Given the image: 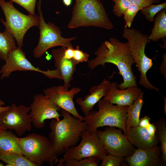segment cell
Masks as SVG:
<instances>
[{"instance_id": "1", "label": "cell", "mask_w": 166, "mask_h": 166, "mask_svg": "<svg viewBox=\"0 0 166 166\" xmlns=\"http://www.w3.org/2000/svg\"><path fill=\"white\" fill-rule=\"evenodd\" d=\"M96 57L88 61L87 66L91 70L101 65L105 67L107 63L117 66L122 76L123 81L117 84L119 89L137 87L136 76L132 67L135 63L131 55L128 42H123L115 38H110L109 41L103 42L94 52Z\"/></svg>"}, {"instance_id": "2", "label": "cell", "mask_w": 166, "mask_h": 166, "mask_svg": "<svg viewBox=\"0 0 166 166\" xmlns=\"http://www.w3.org/2000/svg\"><path fill=\"white\" fill-rule=\"evenodd\" d=\"M62 119L52 120L50 123L49 139L58 155L66 152L79 141L83 132L88 126L85 121L74 118L66 110L61 109Z\"/></svg>"}, {"instance_id": "3", "label": "cell", "mask_w": 166, "mask_h": 166, "mask_svg": "<svg viewBox=\"0 0 166 166\" xmlns=\"http://www.w3.org/2000/svg\"><path fill=\"white\" fill-rule=\"evenodd\" d=\"M94 26L111 30L113 26L100 0H75L69 29Z\"/></svg>"}, {"instance_id": "4", "label": "cell", "mask_w": 166, "mask_h": 166, "mask_svg": "<svg viewBox=\"0 0 166 166\" xmlns=\"http://www.w3.org/2000/svg\"><path fill=\"white\" fill-rule=\"evenodd\" d=\"M122 36L128 41L131 55L140 73L139 84L145 88L159 92V89L150 83L146 76L147 72L153 65L152 59L145 52L146 44L151 42L148 35L134 28H124Z\"/></svg>"}, {"instance_id": "5", "label": "cell", "mask_w": 166, "mask_h": 166, "mask_svg": "<svg viewBox=\"0 0 166 166\" xmlns=\"http://www.w3.org/2000/svg\"><path fill=\"white\" fill-rule=\"evenodd\" d=\"M97 103L98 111H92L89 116L84 117L87 129L95 131L104 126L114 127L122 129L126 135L125 122L128 106L115 105L103 99Z\"/></svg>"}, {"instance_id": "6", "label": "cell", "mask_w": 166, "mask_h": 166, "mask_svg": "<svg viewBox=\"0 0 166 166\" xmlns=\"http://www.w3.org/2000/svg\"><path fill=\"white\" fill-rule=\"evenodd\" d=\"M19 139L23 155L38 166L44 162L53 166L58 162V155L49 139L45 136L32 133Z\"/></svg>"}, {"instance_id": "7", "label": "cell", "mask_w": 166, "mask_h": 166, "mask_svg": "<svg viewBox=\"0 0 166 166\" xmlns=\"http://www.w3.org/2000/svg\"><path fill=\"white\" fill-rule=\"evenodd\" d=\"M13 2L0 0V6L5 16V21L2 18L1 22L12 34L16 40L18 46L21 48L23 39L27 30L33 26L38 27L40 19L39 15H26L17 10L13 4Z\"/></svg>"}, {"instance_id": "8", "label": "cell", "mask_w": 166, "mask_h": 166, "mask_svg": "<svg viewBox=\"0 0 166 166\" xmlns=\"http://www.w3.org/2000/svg\"><path fill=\"white\" fill-rule=\"evenodd\" d=\"M42 0H39L37 8L40 19V37L37 46L33 50V55L36 58L41 57L49 49L56 46L65 47L73 46L71 42L77 38L73 37L65 38L61 36L60 29L53 22L46 23L44 18L41 10Z\"/></svg>"}, {"instance_id": "9", "label": "cell", "mask_w": 166, "mask_h": 166, "mask_svg": "<svg viewBox=\"0 0 166 166\" xmlns=\"http://www.w3.org/2000/svg\"><path fill=\"white\" fill-rule=\"evenodd\" d=\"M97 130H84L81 134V141L77 146L70 147L63 156L66 160L92 157L98 161L108 154L97 135Z\"/></svg>"}, {"instance_id": "10", "label": "cell", "mask_w": 166, "mask_h": 166, "mask_svg": "<svg viewBox=\"0 0 166 166\" xmlns=\"http://www.w3.org/2000/svg\"><path fill=\"white\" fill-rule=\"evenodd\" d=\"M112 126L104 131L97 130V135L109 154L126 158L131 155L136 149L122 129Z\"/></svg>"}, {"instance_id": "11", "label": "cell", "mask_w": 166, "mask_h": 166, "mask_svg": "<svg viewBox=\"0 0 166 166\" xmlns=\"http://www.w3.org/2000/svg\"><path fill=\"white\" fill-rule=\"evenodd\" d=\"M5 64L0 69V79L9 77L11 73L15 71H32L42 73L49 78L60 79L61 76L56 69L43 71L35 67L27 60L25 52L21 48L16 47L8 55L5 61Z\"/></svg>"}, {"instance_id": "12", "label": "cell", "mask_w": 166, "mask_h": 166, "mask_svg": "<svg viewBox=\"0 0 166 166\" xmlns=\"http://www.w3.org/2000/svg\"><path fill=\"white\" fill-rule=\"evenodd\" d=\"M30 110V107L18 106L13 103L9 110L0 113V126L6 130H13L22 136L31 129V118L28 114Z\"/></svg>"}, {"instance_id": "13", "label": "cell", "mask_w": 166, "mask_h": 166, "mask_svg": "<svg viewBox=\"0 0 166 166\" xmlns=\"http://www.w3.org/2000/svg\"><path fill=\"white\" fill-rule=\"evenodd\" d=\"M32 124L36 128L44 127L45 120L54 119L60 120L61 116L58 111L61 108L50 99L42 93L36 94L33 97V101L30 105Z\"/></svg>"}, {"instance_id": "14", "label": "cell", "mask_w": 166, "mask_h": 166, "mask_svg": "<svg viewBox=\"0 0 166 166\" xmlns=\"http://www.w3.org/2000/svg\"><path fill=\"white\" fill-rule=\"evenodd\" d=\"M81 91V89L78 87H73L69 90L65 89L63 85H58L48 88L44 90V93L61 109L68 112L74 118L83 121L84 117L77 112L73 101L75 95Z\"/></svg>"}, {"instance_id": "15", "label": "cell", "mask_w": 166, "mask_h": 166, "mask_svg": "<svg viewBox=\"0 0 166 166\" xmlns=\"http://www.w3.org/2000/svg\"><path fill=\"white\" fill-rule=\"evenodd\" d=\"M126 135L131 143L139 148H151L157 145L159 142L153 123H150L146 127L138 125L131 127Z\"/></svg>"}, {"instance_id": "16", "label": "cell", "mask_w": 166, "mask_h": 166, "mask_svg": "<svg viewBox=\"0 0 166 166\" xmlns=\"http://www.w3.org/2000/svg\"><path fill=\"white\" fill-rule=\"evenodd\" d=\"M161 156L160 147L157 145L150 148L135 149L131 155L124 159L129 166L165 165Z\"/></svg>"}, {"instance_id": "17", "label": "cell", "mask_w": 166, "mask_h": 166, "mask_svg": "<svg viewBox=\"0 0 166 166\" xmlns=\"http://www.w3.org/2000/svg\"><path fill=\"white\" fill-rule=\"evenodd\" d=\"M116 82L111 83L109 89L103 99L112 104L129 106L136 99L141 90L137 87L132 86L124 89H118Z\"/></svg>"}, {"instance_id": "18", "label": "cell", "mask_w": 166, "mask_h": 166, "mask_svg": "<svg viewBox=\"0 0 166 166\" xmlns=\"http://www.w3.org/2000/svg\"><path fill=\"white\" fill-rule=\"evenodd\" d=\"M66 47H62L61 48L53 49L52 54L55 61V66L59 72L63 80V86L66 89H68L70 86V82L73 79V73L77 64L73 59L65 58L64 52Z\"/></svg>"}, {"instance_id": "19", "label": "cell", "mask_w": 166, "mask_h": 166, "mask_svg": "<svg viewBox=\"0 0 166 166\" xmlns=\"http://www.w3.org/2000/svg\"><path fill=\"white\" fill-rule=\"evenodd\" d=\"M111 83L109 80L104 78L99 85L93 86L89 89L90 94L85 96L84 99L82 98L76 99V103L80 106L85 116H89L95 105L106 95Z\"/></svg>"}, {"instance_id": "20", "label": "cell", "mask_w": 166, "mask_h": 166, "mask_svg": "<svg viewBox=\"0 0 166 166\" xmlns=\"http://www.w3.org/2000/svg\"><path fill=\"white\" fill-rule=\"evenodd\" d=\"M7 130L0 132V152L23 155L19 138Z\"/></svg>"}, {"instance_id": "21", "label": "cell", "mask_w": 166, "mask_h": 166, "mask_svg": "<svg viewBox=\"0 0 166 166\" xmlns=\"http://www.w3.org/2000/svg\"><path fill=\"white\" fill-rule=\"evenodd\" d=\"M144 93H140L136 99L127 109L125 126L127 131L132 127L138 125L141 109L144 103Z\"/></svg>"}, {"instance_id": "22", "label": "cell", "mask_w": 166, "mask_h": 166, "mask_svg": "<svg viewBox=\"0 0 166 166\" xmlns=\"http://www.w3.org/2000/svg\"><path fill=\"white\" fill-rule=\"evenodd\" d=\"M154 25L149 39L154 42L160 39L166 38V10L164 9L158 13L154 18Z\"/></svg>"}, {"instance_id": "23", "label": "cell", "mask_w": 166, "mask_h": 166, "mask_svg": "<svg viewBox=\"0 0 166 166\" xmlns=\"http://www.w3.org/2000/svg\"><path fill=\"white\" fill-rule=\"evenodd\" d=\"M13 35L6 28L4 32H0V58L5 61L10 53L16 46Z\"/></svg>"}, {"instance_id": "24", "label": "cell", "mask_w": 166, "mask_h": 166, "mask_svg": "<svg viewBox=\"0 0 166 166\" xmlns=\"http://www.w3.org/2000/svg\"><path fill=\"white\" fill-rule=\"evenodd\" d=\"M0 160L7 166H38L26 158L17 153H5L0 152Z\"/></svg>"}, {"instance_id": "25", "label": "cell", "mask_w": 166, "mask_h": 166, "mask_svg": "<svg viewBox=\"0 0 166 166\" xmlns=\"http://www.w3.org/2000/svg\"><path fill=\"white\" fill-rule=\"evenodd\" d=\"M156 131L159 142L160 143L161 159L165 164L166 163V121L164 117L160 118L155 123Z\"/></svg>"}, {"instance_id": "26", "label": "cell", "mask_w": 166, "mask_h": 166, "mask_svg": "<svg viewBox=\"0 0 166 166\" xmlns=\"http://www.w3.org/2000/svg\"><path fill=\"white\" fill-rule=\"evenodd\" d=\"M166 2H165L157 5L152 4L140 10L142 14L146 19L152 22L154 21L155 15L161 10L166 9Z\"/></svg>"}, {"instance_id": "27", "label": "cell", "mask_w": 166, "mask_h": 166, "mask_svg": "<svg viewBox=\"0 0 166 166\" xmlns=\"http://www.w3.org/2000/svg\"><path fill=\"white\" fill-rule=\"evenodd\" d=\"M141 9L138 6L130 4L123 14L125 23L124 28H130L134 17Z\"/></svg>"}, {"instance_id": "28", "label": "cell", "mask_w": 166, "mask_h": 166, "mask_svg": "<svg viewBox=\"0 0 166 166\" xmlns=\"http://www.w3.org/2000/svg\"><path fill=\"white\" fill-rule=\"evenodd\" d=\"M98 161L94 158L89 157L79 160L72 159L65 161V166H97Z\"/></svg>"}, {"instance_id": "29", "label": "cell", "mask_w": 166, "mask_h": 166, "mask_svg": "<svg viewBox=\"0 0 166 166\" xmlns=\"http://www.w3.org/2000/svg\"><path fill=\"white\" fill-rule=\"evenodd\" d=\"M124 158L108 153L101 160V166H120L123 162Z\"/></svg>"}, {"instance_id": "30", "label": "cell", "mask_w": 166, "mask_h": 166, "mask_svg": "<svg viewBox=\"0 0 166 166\" xmlns=\"http://www.w3.org/2000/svg\"><path fill=\"white\" fill-rule=\"evenodd\" d=\"M114 2L113 12L115 16L121 17L131 3L128 0H112Z\"/></svg>"}, {"instance_id": "31", "label": "cell", "mask_w": 166, "mask_h": 166, "mask_svg": "<svg viewBox=\"0 0 166 166\" xmlns=\"http://www.w3.org/2000/svg\"><path fill=\"white\" fill-rule=\"evenodd\" d=\"M19 4L28 12L30 14L35 15L36 0H9Z\"/></svg>"}, {"instance_id": "32", "label": "cell", "mask_w": 166, "mask_h": 166, "mask_svg": "<svg viewBox=\"0 0 166 166\" xmlns=\"http://www.w3.org/2000/svg\"><path fill=\"white\" fill-rule=\"evenodd\" d=\"M89 57V55L87 53L83 52L80 49L79 46H77L74 49L73 60L76 62L77 64L80 62L88 61Z\"/></svg>"}, {"instance_id": "33", "label": "cell", "mask_w": 166, "mask_h": 166, "mask_svg": "<svg viewBox=\"0 0 166 166\" xmlns=\"http://www.w3.org/2000/svg\"><path fill=\"white\" fill-rule=\"evenodd\" d=\"M131 4L136 5L142 9L154 3H159L160 0H128Z\"/></svg>"}, {"instance_id": "34", "label": "cell", "mask_w": 166, "mask_h": 166, "mask_svg": "<svg viewBox=\"0 0 166 166\" xmlns=\"http://www.w3.org/2000/svg\"><path fill=\"white\" fill-rule=\"evenodd\" d=\"M163 60L160 66L159 69L161 74L166 78V53H164L163 55Z\"/></svg>"}, {"instance_id": "35", "label": "cell", "mask_w": 166, "mask_h": 166, "mask_svg": "<svg viewBox=\"0 0 166 166\" xmlns=\"http://www.w3.org/2000/svg\"><path fill=\"white\" fill-rule=\"evenodd\" d=\"M150 118L147 116H145L140 119L138 125L142 127H146L150 123Z\"/></svg>"}, {"instance_id": "36", "label": "cell", "mask_w": 166, "mask_h": 166, "mask_svg": "<svg viewBox=\"0 0 166 166\" xmlns=\"http://www.w3.org/2000/svg\"><path fill=\"white\" fill-rule=\"evenodd\" d=\"M4 104V102L0 99V113L7 111L10 109V106H3Z\"/></svg>"}, {"instance_id": "37", "label": "cell", "mask_w": 166, "mask_h": 166, "mask_svg": "<svg viewBox=\"0 0 166 166\" xmlns=\"http://www.w3.org/2000/svg\"><path fill=\"white\" fill-rule=\"evenodd\" d=\"M64 4L67 6H70L72 2V0H62Z\"/></svg>"}, {"instance_id": "38", "label": "cell", "mask_w": 166, "mask_h": 166, "mask_svg": "<svg viewBox=\"0 0 166 166\" xmlns=\"http://www.w3.org/2000/svg\"><path fill=\"white\" fill-rule=\"evenodd\" d=\"M164 112L165 115H166V98L165 97H164Z\"/></svg>"}, {"instance_id": "39", "label": "cell", "mask_w": 166, "mask_h": 166, "mask_svg": "<svg viewBox=\"0 0 166 166\" xmlns=\"http://www.w3.org/2000/svg\"><path fill=\"white\" fill-rule=\"evenodd\" d=\"M58 162H59V164L57 165L58 166H63V162H64L63 159H60L59 160Z\"/></svg>"}, {"instance_id": "40", "label": "cell", "mask_w": 166, "mask_h": 166, "mask_svg": "<svg viewBox=\"0 0 166 166\" xmlns=\"http://www.w3.org/2000/svg\"><path fill=\"white\" fill-rule=\"evenodd\" d=\"M6 130V129H5L4 128L0 126V132L2 131Z\"/></svg>"}, {"instance_id": "41", "label": "cell", "mask_w": 166, "mask_h": 166, "mask_svg": "<svg viewBox=\"0 0 166 166\" xmlns=\"http://www.w3.org/2000/svg\"><path fill=\"white\" fill-rule=\"evenodd\" d=\"M4 166L3 164L2 163H0V166Z\"/></svg>"}]
</instances>
